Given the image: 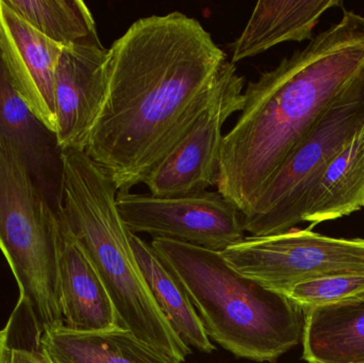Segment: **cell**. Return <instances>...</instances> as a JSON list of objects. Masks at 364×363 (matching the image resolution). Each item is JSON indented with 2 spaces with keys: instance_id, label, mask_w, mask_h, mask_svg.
Instances as JSON below:
<instances>
[{
  "instance_id": "obj_4",
  "label": "cell",
  "mask_w": 364,
  "mask_h": 363,
  "mask_svg": "<svg viewBox=\"0 0 364 363\" xmlns=\"http://www.w3.org/2000/svg\"><path fill=\"white\" fill-rule=\"evenodd\" d=\"M151 246L186 290L209 338L235 357L275 363L303 340L305 311L231 268L222 254L168 239Z\"/></svg>"
},
{
  "instance_id": "obj_22",
  "label": "cell",
  "mask_w": 364,
  "mask_h": 363,
  "mask_svg": "<svg viewBox=\"0 0 364 363\" xmlns=\"http://www.w3.org/2000/svg\"><path fill=\"white\" fill-rule=\"evenodd\" d=\"M11 324H12V320L9 321L4 330H0V363H11V351H12V349L9 345Z\"/></svg>"
},
{
  "instance_id": "obj_6",
  "label": "cell",
  "mask_w": 364,
  "mask_h": 363,
  "mask_svg": "<svg viewBox=\"0 0 364 363\" xmlns=\"http://www.w3.org/2000/svg\"><path fill=\"white\" fill-rule=\"evenodd\" d=\"M364 127V77L340 94L297 143L242 215L250 237L284 234L304 223L312 190L333 158Z\"/></svg>"
},
{
  "instance_id": "obj_15",
  "label": "cell",
  "mask_w": 364,
  "mask_h": 363,
  "mask_svg": "<svg viewBox=\"0 0 364 363\" xmlns=\"http://www.w3.org/2000/svg\"><path fill=\"white\" fill-rule=\"evenodd\" d=\"M36 341L38 351L53 363H181L123 327L87 332L62 326L43 332Z\"/></svg>"
},
{
  "instance_id": "obj_10",
  "label": "cell",
  "mask_w": 364,
  "mask_h": 363,
  "mask_svg": "<svg viewBox=\"0 0 364 363\" xmlns=\"http://www.w3.org/2000/svg\"><path fill=\"white\" fill-rule=\"evenodd\" d=\"M0 151L32 179L60 215L63 205V151L47 127L13 87L0 53Z\"/></svg>"
},
{
  "instance_id": "obj_17",
  "label": "cell",
  "mask_w": 364,
  "mask_h": 363,
  "mask_svg": "<svg viewBox=\"0 0 364 363\" xmlns=\"http://www.w3.org/2000/svg\"><path fill=\"white\" fill-rule=\"evenodd\" d=\"M130 241L151 296L177 336L188 347L211 354L215 347L212 345L196 309L178 279L160 259L151 244L132 232Z\"/></svg>"
},
{
  "instance_id": "obj_11",
  "label": "cell",
  "mask_w": 364,
  "mask_h": 363,
  "mask_svg": "<svg viewBox=\"0 0 364 363\" xmlns=\"http://www.w3.org/2000/svg\"><path fill=\"white\" fill-rule=\"evenodd\" d=\"M108 55L100 40L62 48L55 107L58 141L63 151H85L106 95Z\"/></svg>"
},
{
  "instance_id": "obj_2",
  "label": "cell",
  "mask_w": 364,
  "mask_h": 363,
  "mask_svg": "<svg viewBox=\"0 0 364 363\" xmlns=\"http://www.w3.org/2000/svg\"><path fill=\"white\" fill-rule=\"evenodd\" d=\"M342 9L339 21L244 91L223 139L216 183L242 215L331 102L364 77V16Z\"/></svg>"
},
{
  "instance_id": "obj_5",
  "label": "cell",
  "mask_w": 364,
  "mask_h": 363,
  "mask_svg": "<svg viewBox=\"0 0 364 363\" xmlns=\"http://www.w3.org/2000/svg\"><path fill=\"white\" fill-rule=\"evenodd\" d=\"M60 215L29 175L0 151V249L36 338L64 326L59 292Z\"/></svg>"
},
{
  "instance_id": "obj_1",
  "label": "cell",
  "mask_w": 364,
  "mask_h": 363,
  "mask_svg": "<svg viewBox=\"0 0 364 363\" xmlns=\"http://www.w3.org/2000/svg\"><path fill=\"white\" fill-rule=\"evenodd\" d=\"M227 55L183 13L134 21L109 48L106 95L85 153L117 192L144 183L207 106Z\"/></svg>"
},
{
  "instance_id": "obj_9",
  "label": "cell",
  "mask_w": 364,
  "mask_h": 363,
  "mask_svg": "<svg viewBox=\"0 0 364 363\" xmlns=\"http://www.w3.org/2000/svg\"><path fill=\"white\" fill-rule=\"evenodd\" d=\"M243 77L225 62L207 106L174 148L145 180L149 193L160 197L207 191L218 183L223 126L244 104Z\"/></svg>"
},
{
  "instance_id": "obj_16",
  "label": "cell",
  "mask_w": 364,
  "mask_h": 363,
  "mask_svg": "<svg viewBox=\"0 0 364 363\" xmlns=\"http://www.w3.org/2000/svg\"><path fill=\"white\" fill-rule=\"evenodd\" d=\"M364 208V127L333 158L312 190L304 222L309 229Z\"/></svg>"
},
{
  "instance_id": "obj_18",
  "label": "cell",
  "mask_w": 364,
  "mask_h": 363,
  "mask_svg": "<svg viewBox=\"0 0 364 363\" xmlns=\"http://www.w3.org/2000/svg\"><path fill=\"white\" fill-rule=\"evenodd\" d=\"M301 341L308 363L364 362V302L308 311Z\"/></svg>"
},
{
  "instance_id": "obj_7",
  "label": "cell",
  "mask_w": 364,
  "mask_h": 363,
  "mask_svg": "<svg viewBox=\"0 0 364 363\" xmlns=\"http://www.w3.org/2000/svg\"><path fill=\"white\" fill-rule=\"evenodd\" d=\"M220 254L244 276L284 296L306 281L364 275V239L331 238L309 228L245 237Z\"/></svg>"
},
{
  "instance_id": "obj_23",
  "label": "cell",
  "mask_w": 364,
  "mask_h": 363,
  "mask_svg": "<svg viewBox=\"0 0 364 363\" xmlns=\"http://www.w3.org/2000/svg\"><path fill=\"white\" fill-rule=\"evenodd\" d=\"M350 363H364V362H350Z\"/></svg>"
},
{
  "instance_id": "obj_21",
  "label": "cell",
  "mask_w": 364,
  "mask_h": 363,
  "mask_svg": "<svg viewBox=\"0 0 364 363\" xmlns=\"http://www.w3.org/2000/svg\"><path fill=\"white\" fill-rule=\"evenodd\" d=\"M11 363H53L38 350L12 349Z\"/></svg>"
},
{
  "instance_id": "obj_3",
  "label": "cell",
  "mask_w": 364,
  "mask_h": 363,
  "mask_svg": "<svg viewBox=\"0 0 364 363\" xmlns=\"http://www.w3.org/2000/svg\"><path fill=\"white\" fill-rule=\"evenodd\" d=\"M63 205L60 219L78 241L104 283L124 330L183 362L184 345L158 307L136 262L117 208V190L85 151H63Z\"/></svg>"
},
{
  "instance_id": "obj_14",
  "label": "cell",
  "mask_w": 364,
  "mask_h": 363,
  "mask_svg": "<svg viewBox=\"0 0 364 363\" xmlns=\"http://www.w3.org/2000/svg\"><path fill=\"white\" fill-rule=\"evenodd\" d=\"M339 0H262L257 2L245 28L231 45V63L256 57L276 45L314 38L323 15Z\"/></svg>"
},
{
  "instance_id": "obj_8",
  "label": "cell",
  "mask_w": 364,
  "mask_h": 363,
  "mask_svg": "<svg viewBox=\"0 0 364 363\" xmlns=\"http://www.w3.org/2000/svg\"><path fill=\"white\" fill-rule=\"evenodd\" d=\"M117 208L132 234H147L222 253L245 238L242 215L220 192L160 197L117 192Z\"/></svg>"
},
{
  "instance_id": "obj_19",
  "label": "cell",
  "mask_w": 364,
  "mask_h": 363,
  "mask_svg": "<svg viewBox=\"0 0 364 363\" xmlns=\"http://www.w3.org/2000/svg\"><path fill=\"white\" fill-rule=\"evenodd\" d=\"M31 27L61 46L98 40L95 19L81 0H4Z\"/></svg>"
},
{
  "instance_id": "obj_13",
  "label": "cell",
  "mask_w": 364,
  "mask_h": 363,
  "mask_svg": "<svg viewBox=\"0 0 364 363\" xmlns=\"http://www.w3.org/2000/svg\"><path fill=\"white\" fill-rule=\"evenodd\" d=\"M59 292L64 326L76 332L122 327L112 300L91 260L60 219Z\"/></svg>"
},
{
  "instance_id": "obj_20",
  "label": "cell",
  "mask_w": 364,
  "mask_h": 363,
  "mask_svg": "<svg viewBox=\"0 0 364 363\" xmlns=\"http://www.w3.org/2000/svg\"><path fill=\"white\" fill-rule=\"evenodd\" d=\"M306 313L364 302V275H335L295 286L288 296Z\"/></svg>"
},
{
  "instance_id": "obj_12",
  "label": "cell",
  "mask_w": 364,
  "mask_h": 363,
  "mask_svg": "<svg viewBox=\"0 0 364 363\" xmlns=\"http://www.w3.org/2000/svg\"><path fill=\"white\" fill-rule=\"evenodd\" d=\"M62 48L0 0V53L13 87L55 134V80Z\"/></svg>"
}]
</instances>
